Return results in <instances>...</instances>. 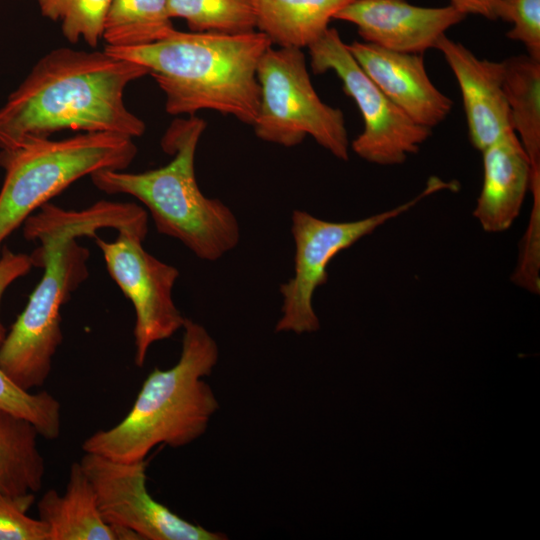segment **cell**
Masks as SVG:
<instances>
[{"instance_id": "obj_18", "label": "cell", "mask_w": 540, "mask_h": 540, "mask_svg": "<svg viewBox=\"0 0 540 540\" xmlns=\"http://www.w3.org/2000/svg\"><path fill=\"white\" fill-rule=\"evenodd\" d=\"M256 30L278 47L302 49L318 40L354 0H251Z\"/></svg>"}, {"instance_id": "obj_16", "label": "cell", "mask_w": 540, "mask_h": 540, "mask_svg": "<svg viewBox=\"0 0 540 540\" xmlns=\"http://www.w3.org/2000/svg\"><path fill=\"white\" fill-rule=\"evenodd\" d=\"M37 507L49 540H118L114 527L101 515L80 462L72 463L65 492L60 495L55 489L47 490Z\"/></svg>"}, {"instance_id": "obj_20", "label": "cell", "mask_w": 540, "mask_h": 540, "mask_svg": "<svg viewBox=\"0 0 540 540\" xmlns=\"http://www.w3.org/2000/svg\"><path fill=\"white\" fill-rule=\"evenodd\" d=\"M174 29L168 0H113L103 39L109 46H139L158 41Z\"/></svg>"}, {"instance_id": "obj_8", "label": "cell", "mask_w": 540, "mask_h": 540, "mask_svg": "<svg viewBox=\"0 0 540 540\" xmlns=\"http://www.w3.org/2000/svg\"><path fill=\"white\" fill-rule=\"evenodd\" d=\"M447 187L449 184L433 178L418 196L406 203L355 221H326L306 211L294 210L291 217L295 243L294 275L280 286L282 315L275 331L298 335L317 331L320 322L313 308V295L318 287L327 283L330 261L423 198Z\"/></svg>"}, {"instance_id": "obj_25", "label": "cell", "mask_w": 540, "mask_h": 540, "mask_svg": "<svg viewBox=\"0 0 540 540\" xmlns=\"http://www.w3.org/2000/svg\"><path fill=\"white\" fill-rule=\"evenodd\" d=\"M34 494L11 496L0 492V540H49L46 524L27 515Z\"/></svg>"}, {"instance_id": "obj_12", "label": "cell", "mask_w": 540, "mask_h": 540, "mask_svg": "<svg viewBox=\"0 0 540 540\" xmlns=\"http://www.w3.org/2000/svg\"><path fill=\"white\" fill-rule=\"evenodd\" d=\"M453 6L421 7L406 0H354L334 19L354 24L364 42L412 54L435 48L445 32L465 18Z\"/></svg>"}, {"instance_id": "obj_14", "label": "cell", "mask_w": 540, "mask_h": 540, "mask_svg": "<svg viewBox=\"0 0 540 540\" xmlns=\"http://www.w3.org/2000/svg\"><path fill=\"white\" fill-rule=\"evenodd\" d=\"M435 48L444 55L458 82L471 143L482 152L512 129L503 62L479 59L446 35Z\"/></svg>"}, {"instance_id": "obj_9", "label": "cell", "mask_w": 540, "mask_h": 540, "mask_svg": "<svg viewBox=\"0 0 540 540\" xmlns=\"http://www.w3.org/2000/svg\"><path fill=\"white\" fill-rule=\"evenodd\" d=\"M308 49L313 72L333 71L360 110L364 129L351 144L356 155L373 164L391 166L418 152L431 129L414 122L380 90L336 29L328 28Z\"/></svg>"}, {"instance_id": "obj_1", "label": "cell", "mask_w": 540, "mask_h": 540, "mask_svg": "<svg viewBox=\"0 0 540 540\" xmlns=\"http://www.w3.org/2000/svg\"><path fill=\"white\" fill-rule=\"evenodd\" d=\"M147 225L143 207L106 200L79 211L46 203L25 220V239L40 242L32 264L44 273L0 345V368L15 384L30 391L50 375L63 338L61 307L89 274L90 253L77 238H94L102 228L141 231Z\"/></svg>"}, {"instance_id": "obj_10", "label": "cell", "mask_w": 540, "mask_h": 540, "mask_svg": "<svg viewBox=\"0 0 540 540\" xmlns=\"http://www.w3.org/2000/svg\"><path fill=\"white\" fill-rule=\"evenodd\" d=\"M80 465L89 479L104 520L118 540H225L156 501L146 486V461L122 462L85 453Z\"/></svg>"}, {"instance_id": "obj_5", "label": "cell", "mask_w": 540, "mask_h": 540, "mask_svg": "<svg viewBox=\"0 0 540 540\" xmlns=\"http://www.w3.org/2000/svg\"><path fill=\"white\" fill-rule=\"evenodd\" d=\"M205 127L195 116L175 120L161 141L173 155L165 166L140 173L99 170L90 177L100 191L138 199L159 233L179 240L200 259L215 261L236 247L240 228L230 208L206 197L197 184L194 159Z\"/></svg>"}, {"instance_id": "obj_21", "label": "cell", "mask_w": 540, "mask_h": 540, "mask_svg": "<svg viewBox=\"0 0 540 540\" xmlns=\"http://www.w3.org/2000/svg\"><path fill=\"white\" fill-rule=\"evenodd\" d=\"M171 19L181 18L194 32L226 34L256 30L251 0H168Z\"/></svg>"}, {"instance_id": "obj_7", "label": "cell", "mask_w": 540, "mask_h": 540, "mask_svg": "<svg viewBox=\"0 0 540 540\" xmlns=\"http://www.w3.org/2000/svg\"><path fill=\"white\" fill-rule=\"evenodd\" d=\"M257 78L260 104L252 126L259 139L292 147L311 136L336 158L348 159L344 115L318 96L302 49L270 46L260 59Z\"/></svg>"}, {"instance_id": "obj_19", "label": "cell", "mask_w": 540, "mask_h": 540, "mask_svg": "<svg viewBox=\"0 0 540 540\" xmlns=\"http://www.w3.org/2000/svg\"><path fill=\"white\" fill-rule=\"evenodd\" d=\"M37 429L26 419L0 409V492L35 494L43 484L45 460Z\"/></svg>"}, {"instance_id": "obj_22", "label": "cell", "mask_w": 540, "mask_h": 540, "mask_svg": "<svg viewBox=\"0 0 540 540\" xmlns=\"http://www.w3.org/2000/svg\"><path fill=\"white\" fill-rule=\"evenodd\" d=\"M113 0H37L41 14L61 24L65 39H83L96 47L103 38L107 14Z\"/></svg>"}, {"instance_id": "obj_11", "label": "cell", "mask_w": 540, "mask_h": 540, "mask_svg": "<svg viewBox=\"0 0 540 540\" xmlns=\"http://www.w3.org/2000/svg\"><path fill=\"white\" fill-rule=\"evenodd\" d=\"M145 237L129 230L118 231L113 242L94 237L108 273L134 306V361L138 367L144 365L152 344L170 338L185 321L172 297L179 271L148 253L142 245Z\"/></svg>"}, {"instance_id": "obj_23", "label": "cell", "mask_w": 540, "mask_h": 540, "mask_svg": "<svg viewBox=\"0 0 540 540\" xmlns=\"http://www.w3.org/2000/svg\"><path fill=\"white\" fill-rule=\"evenodd\" d=\"M0 409L26 419L47 440H55L61 434L60 402L47 391L33 393L22 389L1 368Z\"/></svg>"}, {"instance_id": "obj_2", "label": "cell", "mask_w": 540, "mask_h": 540, "mask_svg": "<svg viewBox=\"0 0 540 540\" xmlns=\"http://www.w3.org/2000/svg\"><path fill=\"white\" fill-rule=\"evenodd\" d=\"M147 74L105 50L48 52L0 108V151L64 130L141 136L145 123L126 107L124 91Z\"/></svg>"}, {"instance_id": "obj_26", "label": "cell", "mask_w": 540, "mask_h": 540, "mask_svg": "<svg viewBox=\"0 0 540 540\" xmlns=\"http://www.w3.org/2000/svg\"><path fill=\"white\" fill-rule=\"evenodd\" d=\"M33 266L30 255L14 253L3 247L0 255V305L7 288L17 279L26 275ZM6 335V329L0 316V345Z\"/></svg>"}, {"instance_id": "obj_6", "label": "cell", "mask_w": 540, "mask_h": 540, "mask_svg": "<svg viewBox=\"0 0 540 540\" xmlns=\"http://www.w3.org/2000/svg\"><path fill=\"white\" fill-rule=\"evenodd\" d=\"M136 154L133 138L114 132H81L0 151L5 171L0 189V255L4 241L51 198L96 171L124 170Z\"/></svg>"}, {"instance_id": "obj_4", "label": "cell", "mask_w": 540, "mask_h": 540, "mask_svg": "<svg viewBox=\"0 0 540 540\" xmlns=\"http://www.w3.org/2000/svg\"><path fill=\"white\" fill-rule=\"evenodd\" d=\"M182 328L177 363L166 370L155 367L123 420L86 438L84 453L140 461L157 445L183 447L206 432L219 403L204 377L216 366L219 350L201 324L185 318Z\"/></svg>"}, {"instance_id": "obj_24", "label": "cell", "mask_w": 540, "mask_h": 540, "mask_svg": "<svg viewBox=\"0 0 540 540\" xmlns=\"http://www.w3.org/2000/svg\"><path fill=\"white\" fill-rule=\"evenodd\" d=\"M494 16L512 24L506 36L521 42L528 56L540 60V0H498Z\"/></svg>"}, {"instance_id": "obj_27", "label": "cell", "mask_w": 540, "mask_h": 540, "mask_svg": "<svg viewBox=\"0 0 540 540\" xmlns=\"http://www.w3.org/2000/svg\"><path fill=\"white\" fill-rule=\"evenodd\" d=\"M498 0H450V5L461 13L483 16L495 20L494 9Z\"/></svg>"}, {"instance_id": "obj_13", "label": "cell", "mask_w": 540, "mask_h": 540, "mask_svg": "<svg viewBox=\"0 0 540 540\" xmlns=\"http://www.w3.org/2000/svg\"><path fill=\"white\" fill-rule=\"evenodd\" d=\"M353 57L380 90L414 122L432 129L452 109V100L430 80L422 54L391 51L354 41Z\"/></svg>"}, {"instance_id": "obj_3", "label": "cell", "mask_w": 540, "mask_h": 540, "mask_svg": "<svg viewBox=\"0 0 540 540\" xmlns=\"http://www.w3.org/2000/svg\"><path fill=\"white\" fill-rule=\"evenodd\" d=\"M272 46L258 30L238 34L182 32L139 46H109L111 55L144 66L171 115L213 110L253 125L259 110L257 68Z\"/></svg>"}, {"instance_id": "obj_15", "label": "cell", "mask_w": 540, "mask_h": 540, "mask_svg": "<svg viewBox=\"0 0 540 540\" xmlns=\"http://www.w3.org/2000/svg\"><path fill=\"white\" fill-rule=\"evenodd\" d=\"M483 184L473 216L489 233L508 230L531 187L529 157L510 129L482 151Z\"/></svg>"}, {"instance_id": "obj_17", "label": "cell", "mask_w": 540, "mask_h": 540, "mask_svg": "<svg viewBox=\"0 0 540 540\" xmlns=\"http://www.w3.org/2000/svg\"><path fill=\"white\" fill-rule=\"evenodd\" d=\"M504 90L510 125L526 151L532 170L533 204H540V60L528 55L506 59Z\"/></svg>"}]
</instances>
